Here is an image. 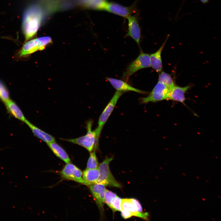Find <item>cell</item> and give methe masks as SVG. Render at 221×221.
Wrapping results in <instances>:
<instances>
[{
	"label": "cell",
	"instance_id": "6da1fadb",
	"mask_svg": "<svg viewBox=\"0 0 221 221\" xmlns=\"http://www.w3.org/2000/svg\"><path fill=\"white\" fill-rule=\"evenodd\" d=\"M44 17V10L38 4L31 5L25 10L23 17L22 27L26 41L36 33Z\"/></svg>",
	"mask_w": 221,
	"mask_h": 221
},
{
	"label": "cell",
	"instance_id": "7a4b0ae2",
	"mask_svg": "<svg viewBox=\"0 0 221 221\" xmlns=\"http://www.w3.org/2000/svg\"><path fill=\"white\" fill-rule=\"evenodd\" d=\"M92 124L93 121L91 120L87 122V133L84 136L73 139H61L80 145L85 148L89 152L95 150L97 148L100 134L98 133L95 129L92 130Z\"/></svg>",
	"mask_w": 221,
	"mask_h": 221
},
{
	"label": "cell",
	"instance_id": "3957f363",
	"mask_svg": "<svg viewBox=\"0 0 221 221\" xmlns=\"http://www.w3.org/2000/svg\"><path fill=\"white\" fill-rule=\"evenodd\" d=\"M113 159L112 157H107L99 165V176L96 183L120 188L121 185L115 179L110 169L109 163Z\"/></svg>",
	"mask_w": 221,
	"mask_h": 221
},
{
	"label": "cell",
	"instance_id": "277c9868",
	"mask_svg": "<svg viewBox=\"0 0 221 221\" xmlns=\"http://www.w3.org/2000/svg\"><path fill=\"white\" fill-rule=\"evenodd\" d=\"M150 67V55L141 52L127 67L123 73L122 77L125 80H127L130 76L138 71Z\"/></svg>",
	"mask_w": 221,
	"mask_h": 221
},
{
	"label": "cell",
	"instance_id": "5b68a950",
	"mask_svg": "<svg viewBox=\"0 0 221 221\" xmlns=\"http://www.w3.org/2000/svg\"><path fill=\"white\" fill-rule=\"evenodd\" d=\"M51 41L48 37H41L26 42L18 52V55L22 57L30 54L39 50L44 49L45 46Z\"/></svg>",
	"mask_w": 221,
	"mask_h": 221
},
{
	"label": "cell",
	"instance_id": "8992f818",
	"mask_svg": "<svg viewBox=\"0 0 221 221\" xmlns=\"http://www.w3.org/2000/svg\"><path fill=\"white\" fill-rule=\"evenodd\" d=\"M169 88L158 81L147 97L140 99L141 103H146L167 100Z\"/></svg>",
	"mask_w": 221,
	"mask_h": 221
},
{
	"label": "cell",
	"instance_id": "52a82bcc",
	"mask_svg": "<svg viewBox=\"0 0 221 221\" xmlns=\"http://www.w3.org/2000/svg\"><path fill=\"white\" fill-rule=\"evenodd\" d=\"M137 2L129 6H125L113 2H108L105 10L127 18L135 12Z\"/></svg>",
	"mask_w": 221,
	"mask_h": 221
},
{
	"label": "cell",
	"instance_id": "ba28073f",
	"mask_svg": "<svg viewBox=\"0 0 221 221\" xmlns=\"http://www.w3.org/2000/svg\"><path fill=\"white\" fill-rule=\"evenodd\" d=\"M82 174V172L80 169L70 163L66 165L60 172V174L64 179L74 181L88 186L83 179Z\"/></svg>",
	"mask_w": 221,
	"mask_h": 221
},
{
	"label": "cell",
	"instance_id": "9c48e42d",
	"mask_svg": "<svg viewBox=\"0 0 221 221\" xmlns=\"http://www.w3.org/2000/svg\"><path fill=\"white\" fill-rule=\"evenodd\" d=\"M124 92L116 91L100 115L97 128L102 130V129L110 116L119 98Z\"/></svg>",
	"mask_w": 221,
	"mask_h": 221
},
{
	"label": "cell",
	"instance_id": "30bf717a",
	"mask_svg": "<svg viewBox=\"0 0 221 221\" xmlns=\"http://www.w3.org/2000/svg\"><path fill=\"white\" fill-rule=\"evenodd\" d=\"M127 19L128 29L126 36L131 37L139 46L141 32L138 17L136 15H131Z\"/></svg>",
	"mask_w": 221,
	"mask_h": 221
},
{
	"label": "cell",
	"instance_id": "8fae6325",
	"mask_svg": "<svg viewBox=\"0 0 221 221\" xmlns=\"http://www.w3.org/2000/svg\"><path fill=\"white\" fill-rule=\"evenodd\" d=\"M92 194L101 212L104 210V198L106 189L103 184L96 183L89 186Z\"/></svg>",
	"mask_w": 221,
	"mask_h": 221
},
{
	"label": "cell",
	"instance_id": "7c38bea8",
	"mask_svg": "<svg viewBox=\"0 0 221 221\" xmlns=\"http://www.w3.org/2000/svg\"><path fill=\"white\" fill-rule=\"evenodd\" d=\"M190 87V85L181 87L175 85L170 87L167 100L184 103L185 100V94Z\"/></svg>",
	"mask_w": 221,
	"mask_h": 221
},
{
	"label": "cell",
	"instance_id": "4fadbf2b",
	"mask_svg": "<svg viewBox=\"0 0 221 221\" xmlns=\"http://www.w3.org/2000/svg\"><path fill=\"white\" fill-rule=\"evenodd\" d=\"M106 79L117 91L125 92L133 91L142 94H146L147 92L134 87L126 82L116 79L106 77Z\"/></svg>",
	"mask_w": 221,
	"mask_h": 221
},
{
	"label": "cell",
	"instance_id": "5bb4252c",
	"mask_svg": "<svg viewBox=\"0 0 221 221\" xmlns=\"http://www.w3.org/2000/svg\"><path fill=\"white\" fill-rule=\"evenodd\" d=\"M169 37L167 36L164 42L156 52L150 55V67L157 72H160L162 68L161 54Z\"/></svg>",
	"mask_w": 221,
	"mask_h": 221
},
{
	"label": "cell",
	"instance_id": "9a60e30c",
	"mask_svg": "<svg viewBox=\"0 0 221 221\" xmlns=\"http://www.w3.org/2000/svg\"><path fill=\"white\" fill-rule=\"evenodd\" d=\"M25 123L29 127L35 136L46 143L55 141L54 137L36 127L27 119Z\"/></svg>",
	"mask_w": 221,
	"mask_h": 221
},
{
	"label": "cell",
	"instance_id": "2e32d148",
	"mask_svg": "<svg viewBox=\"0 0 221 221\" xmlns=\"http://www.w3.org/2000/svg\"><path fill=\"white\" fill-rule=\"evenodd\" d=\"M121 206L122 209L129 211L132 214L133 216L139 217L145 220H148L149 216L148 213L147 212H138L137 211L131 199H122Z\"/></svg>",
	"mask_w": 221,
	"mask_h": 221
},
{
	"label": "cell",
	"instance_id": "e0dca14e",
	"mask_svg": "<svg viewBox=\"0 0 221 221\" xmlns=\"http://www.w3.org/2000/svg\"><path fill=\"white\" fill-rule=\"evenodd\" d=\"M53 153L57 157L67 164L70 162V159L65 150L55 141L47 143Z\"/></svg>",
	"mask_w": 221,
	"mask_h": 221
},
{
	"label": "cell",
	"instance_id": "ac0fdd59",
	"mask_svg": "<svg viewBox=\"0 0 221 221\" xmlns=\"http://www.w3.org/2000/svg\"><path fill=\"white\" fill-rule=\"evenodd\" d=\"M79 4L86 8L95 10H105L108 2L107 0H78Z\"/></svg>",
	"mask_w": 221,
	"mask_h": 221
},
{
	"label": "cell",
	"instance_id": "d6986e66",
	"mask_svg": "<svg viewBox=\"0 0 221 221\" xmlns=\"http://www.w3.org/2000/svg\"><path fill=\"white\" fill-rule=\"evenodd\" d=\"M8 112L14 117L23 122L26 119L17 104L10 99L5 103Z\"/></svg>",
	"mask_w": 221,
	"mask_h": 221
},
{
	"label": "cell",
	"instance_id": "ffe728a7",
	"mask_svg": "<svg viewBox=\"0 0 221 221\" xmlns=\"http://www.w3.org/2000/svg\"><path fill=\"white\" fill-rule=\"evenodd\" d=\"M82 176L88 186L96 184L99 176L98 169H87L83 172Z\"/></svg>",
	"mask_w": 221,
	"mask_h": 221
},
{
	"label": "cell",
	"instance_id": "44dd1931",
	"mask_svg": "<svg viewBox=\"0 0 221 221\" xmlns=\"http://www.w3.org/2000/svg\"><path fill=\"white\" fill-rule=\"evenodd\" d=\"M164 84L169 87H171L175 84L171 75L164 72L160 73L158 77V81Z\"/></svg>",
	"mask_w": 221,
	"mask_h": 221
},
{
	"label": "cell",
	"instance_id": "7402d4cb",
	"mask_svg": "<svg viewBox=\"0 0 221 221\" xmlns=\"http://www.w3.org/2000/svg\"><path fill=\"white\" fill-rule=\"evenodd\" d=\"M90 153V156L87 164V169L98 168L99 165L95 150Z\"/></svg>",
	"mask_w": 221,
	"mask_h": 221
},
{
	"label": "cell",
	"instance_id": "603a6c76",
	"mask_svg": "<svg viewBox=\"0 0 221 221\" xmlns=\"http://www.w3.org/2000/svg\"><path fill=\"white\" fill-rule=\"evenodd\" d=\"M0 99L4 103L10 99L9 91L5 84L0 80Z\"/></svg>",
	"mask_w": 221,
	"mask_h": 221
},
{
	"label": "cell",
	"instance_id": "cb8c5ba5",
	"mask_svg": "<svg viewBox=\"0 0 221 221\" xmlns=\"http://www.w3.org/2000/svg\"><path fill=\"white\" fill-rule=\"evenodd\" d=\"M122 199L117 196L112 200L110 208L114 212L121 211Z\"/></svg>",
	"mask_w": 221,
	"mask_h": 221
},
{
	"label": "cell",
	"instance_id": "d4e9b609",
	"mask_svg": "<svg viewBox=\"0 0 221 221\" xmlns=\"http://www.w3.org/2000/svg\"><path fill=\"white\" fill-rule=\"evenodd\" d=\"M117 196L115 193L106 189L105 195V203L110 207L112 200Z\"/></svg>",
	"mask_w": 221,
	"mask_h": 221
},
{
	"label": "cell",
	"instance_id": "484cf974",
	"mask_svg": "<svg viewBox=\"0 0 221 221\" xmlns=\"http://www.w3.org/2000/svg\"><path fill=\"white\" fill-rule=\"evenodd\" d=\"M131 200L134 204L137 211L140 213L144 212L142 206L139 202L135 199L131 198Z\"/></svg>",
	"mask_w": 221,
	"mask_h": 221
},
{
	"label": "cell",
	"instance_id": "4316f807",
	"mask_svg": "<svg viewBox=\"0 0 221 221\" xmlns=\"http://www.w3.org/2000/svg\"><path fill=\"white\" fill-rule=\"evenodd\" d=\"M121 211V215L124 219H128L133 216L132 214L128 211L122 209Z\"/></svg>",
	"mask_w": 221,
	"mask_h": 221
},
{
	"label": "cell",
	"instance_id": "83f0119b",
	"mask_svg": "<svg viewBox=\"0 0 221 221\" xmlns=\"http://www.w3.org/2000/svg\"><path fill=\"white\" fill-rule=\"evenodd\" d=\"M202 3L206 4L208 2L209 0H199Z\"/></svg>",
	"mask_w": 221,
	"mask_h": 221
}]
</instances>
